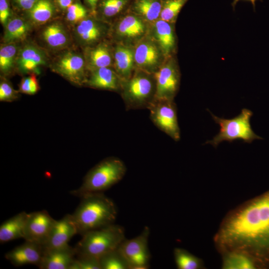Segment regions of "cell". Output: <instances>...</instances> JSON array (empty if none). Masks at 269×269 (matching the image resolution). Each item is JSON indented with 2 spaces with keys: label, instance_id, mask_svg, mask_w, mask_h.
Listing matches in <instances>:
<instances>
[{
  "label": "cell",
  "instance_id": "1",
  "mask_svg": "<svg viewBox=\"0 0 269 269\" xmlns=\"http://www.w3.org/2000/svg\"><path fill=\"white\" fill-rule=\"evenodd\" d=\"M226 241L247 245L269 263V191L242 209L223 230Z\"/></svg>",
  "mask_w": 269,
  "mask_h": 269
},
{
  "label": "cell",
  "instance_id": "2",
  "mask_svg": "<svg viewBox=\"0 0 269 269\" xmlns=\"http://www.w3.org/2000/svg\"><path fill=\"white\" fill-rule=\"evenodd\" d=\"M72 214L78 234L85 233L114 224L117 209L112 199L103 192L86 194Z\"/></svg>",
  "mask_w": 269,
  "mask_h": 269
},
{
  "label": "cell",
  "instance_id": "3",
  "mask_svg": "<svg viewBox=\"0 0 269 269\" xmlns=\"http://www.w3.org/2000/svg\"><path fill=\"white\" fill-rule=\"evenodd\" d=\"M126 171L122 160L115 157L107 158L89 170L80 187L70 193L81 198L88 194L103 192L122 179Z\"/></svg>",
  "mask_w": 269,
  "mask_h": 269
},
{
  "label": "cell",
  "instance_id": "4",
  "mask_svg": "<svg viewBox=\"0 0 269 269\" xmlns=\"http://www.w3.org/2000/svg\"><path fill=\"white\" fill-rule=\"evenodd\" d=\"M82 236L75 249L76 256L87 255L99 258L118 248L126 239L125 230L114 224L88 231Z\"/></svg>",
  "mask_w": 269,
  "mask_h": 269
},
{
  "label": "cell",
  "instance_id": "5",
  "mask_svg": "<svg viewBox=\"0 0 269 269\" xmlns=\"http://www.w3.org/2000/svg\"><path fill=\"white\" fill-rule=\"evenodd\" d=\"M210 114L215 122L219 125L220 131L212 140L207 141L205 144L209 143L217 147L223 141L232 142L241 140L250 143L255 139H263L252 129L250 120L253 113L249 109H242L240 114L230 119L219 118L211 112Z\"/></svg>",
  "mask_w": 269,
  "mask_h": 269
},
{
  "label": "cell",
  "instance_id": "6",
  "mask_svg": "<svg viewBox=\"0 0 269 269\" xmlns=\"http://www.w3.org/2000/svg\"><path fill=\"white\" fill-rule=\"evenodd\" d=\"M123 83V97L127 110L148 109L154 101L155 82L147 74H136Z\"/></svg>",
  "mask_w": 269,
  "mask_h": 269
},
{
  "label": "cell",
  "instance_id": "7",
  "mask_svg": "<svg viewBox=\"0 0 269 269\" xmlns=\"http://www.w3.org/2000/svg\"><path fill=\"white\" fill-rule=\"evenodd\" d=\"M149 228L132 239H125L118 249L128 262L130 269H146L149 267L150 254L148 248Z\"/></svg>",
  "mask_w": 269,
  "mask_h": 269
},
{
  "label": "cell",
  "instance_id": "8",
  "mask_svg": "<svg viewBox=\"0 0 269 269\" xmlns=\"http://www.w3.org/2000/svg\"><path fill=\"white\" fill-rule=\"evenodd\" d=\"M153 124L174 140L180 139L177 108L173 100H156L148 108Z\"/></svg>",
  "mask_w": 269,
  "mask_h": 269
},
{
  "label": "cell",
  "instance_id": "9",
  "mask_svg": "<svg viewBox=\"0 0 269 269\" xmlns=\"http://www.w3.org/2000/svg\"><path fill=\"white\" fill-rule=\"evenodd\" d=\"M52 69L69 82L81 85L86 83L85 61L77 53L69 51L61 55L52 66Z\"/></svg>",
  "mask_w": 269,
  "mask_h": 269
},
{
  "label": "cell",
  "instance_id": "10",
  "mask_svg": "<svg viewBox=\"0 0 269 269\" xmlns=\"http://www.w3.org/2000/svg\"><path fill=\"white\" fill-rule=\"evenodd\" d=\"M56 222L45 210L28 214L25 223L23 239L25 241L42 246Z\"/></svg>",
  "mask_w": 269,
  "mask_h": 269
},
{
  "label": "cell",
  "instance_id": "11",
  "mask_svg": "<svg viewBox=\"0 0 269 269\" xmlns=\"http://www.w3.org/2000/svg\"><path fill=\"white\" fill-rule=\"evenodd\" d=\"M156 100H173L179 85L180 75L176 65L168 63L154 74Z\"/></svg>",
  "mask_w": 269,
  "mask_h": 269
},
{
  "label": "cell",
  "instance_id": "12",
  "mask_svg": "<svg viewBox=\"0 0 269 269\" xmlns=\"http://www.w3.org/2000/svg\"><path fill=\"white\" fill-rule=\"evenodd\" d=\"M76 234L77 229L72 215L66 214L56 220L48 237L42 246L43 253L68 245L70 239Z\"/></svg>",
  "mask_w": 269,
  "mask_h": 269
},
{
  "label": "cell",
  "instance_id": "13",
  "mask_svg": "<svg viewBox=\"0 0 269 269\" xmlns=\"http://www.w3.org/2000/svg\"><path fill=\"white\" fill-rule=\"evenodd\" d=\"M42 256L43 249L41 245L26 241L5 255L6 259L15 267L25 265L38 266Z\"/></svg>",
  "mask_w": 269,
  "mask_h": 269
},
{
  "label": "cell",
  "instance_id": "14",
  "mask_svg": "<svg viewBox=\"0 0 269 269\" xmlns=\"http://www.w3.org/2000/svg\"><path fill=\"white\" fill-rule=\"evenodd\" d=\"M46 62L47 58L43 50L33 45L26 44L17 53L15 66L21 73H38L39 67Z\"/></svg>",
  "mask_w": 269,
  "mask_h": 269
},
{
  "label": "cell",
  "instance_id": "15",
  "mask_svg": "<svg viewBox=\"0 0 269 269\" xmlns=\"http://www.w3.org/2000/svg\"><path fill=\"white\" fill-rule=\"evenodd\" d=\"M76 257L75 248L68 245L43 253L38 267L41 269H69Z\"/></svg>",
  "mask_w": 269,
  "mask_h": 269
},
{
  "label": "cell",
  "instance_id": "16",
  "mask_svg": "<svg viewBox=\"0 0 269 269\" xmlns=\"http://www.w3.org/2000/svg\"><path fill=\"white\" fill-rule=\"evenodd\" d=\"M122 79L112 69L103 67L93 70L86 83L95 88L117 90L122 86Z\"/></svg>",
  "mask_w": 269,
  "mask_h": 269
},
{
  "label": "cell",
  "instance_id": "17",
  "mask_svg": "<svg viewBox=\"0 0 269 269\" xmlns=\"http://www.w3.org/2000/svg\"><path fill=\"white\" fill-rule=\"evenodd\" d=\"M28 213L21 212L3 222L0 226V243L23 238Z\"/></svg>",
  "mask_w": 269,
  "mask_h": 269
},
{
  "label": "cell",
  "instance_id": "18",
  "mask_svg": "<svg viewBox=\"0 0 269 269\" xmlns=\"http://www.w3.org/2000/svg\"><path fill=\"white\" fill-rule=\"evenodd\" d=\"M134 61L146 72H151L156 68L159 60V53L153 43L144 42L136 47L134 53Z\"/></svg>",
  "mask_w": 269,
  "mask_h": 269
},
{
  "label": "cell",
  "instance_id": "19",
  "mask_svg": "<svg viewBox=\"0 0 269 269\" xmlns=\"http://www.w3.org/2000/svg\"><path fill=\"white\" fill-rule=\"evenodd\" d=\"M42 37L46 44L53 49H62L69 43V36L64 26L58 22H52L44 27Z\"/></svg>",
  "mask_w": 269,
  "mask_h": 269
},
{
  "label": "cell",
  "instance_id": "20",
  "mask_svg": "<svg viewBox=\"0 0 269 269\" xmlns=\"http://www.w3.org/2000/svg\"><path fill=\"white\" fill-rule=\"evenodd\" d=\"M102 34L101 26L95 21L85 18L78 23L75 29L78 40L83 44H90L98 40Z\"/></svg>",
  "mask_w": 269,
  "mask_h": 269
},
{
  "label": "cell",
  "instance_id": "21",
  "mask_svg": "<svg viewBox=\"0 0 269 269\" xmlns=\"http://www.w3.org/2000/svg\"><path fill=\"white\" fill-rule=\"evenodd\" d=\"M115 67L117 74L123 80L131 77L134 61V53L124 46H118L115 52Z\"/></svg>",
  "mask_w": 269,
  "mask_h": 269
},
{
  "label": "cell",
  "instance_id": "22",
  "mask_svg": "<svg viewBox=\"0 0 269 269\" xmlns=\"http://www.w3.org/2000/svg\"><path fill=\"white\" fill-rule=\"evenodd\" d=\"M5 26L3 37L4 44L14 43L23 40L30 31L29 23L18 17L9 20Z\"/></svg>",
  "mask_w": 269,
  "mask_h": 269
},
{
  "label": "cell",
  "instance_id": "23",
  "mask_svg": "<svg viewBox=\"0 0 269 269\" xmlns=\"http://www.w3.org/2000/svg\"><path fill=\"white\" fill-rule=\"evenodd\" d=\"M156 38L166 55L170 54L175 46V37L171 25L162 19L157 20L155 24Z\"/></svg>",
  "mask_w": 269,
  "mask_h": 269
},
{
  "label": "cell",
  "instance_id": "24",
  "mask_svg": "<svg viewBox=\"0 0 269 269\" xmlns=\"http://www.w3.org/2000/svg\"><path fill=\"white\" fill-rule=\"evenodd\" d=\"M145 25L137 15H128L123 17L117 26V31L121 36L134 38L141 35L144 32Z\"/></svg>",
  "mask_w": 269,
  "mask_h": 269
},
{
  "label": "cell",
  "instance_id": "25",
  "mask_svg": "<svg viewBox=\"0 0 269 269\" xmlns=\"http://www.w3.org/2000/svg\"><path fill=\"white\" fill-rule=\"evenodd\" d=\"M28 17L36 24H42L54 15L55 6L51 0H38L34 6L27 10Z\"/></svg>",
  "mask_w": 269,
  "mask_h": 269
},
{
  "label": "cell",
  "instance_id": "26",
  "mask_svg": "<svg viewBox=\"0 0 269 269\" xmlns=\"http://www.w3.org/2000/svg\"><path fill=\"white\" fill-rule=\"evenodd\" d=\"M133 8L138 15L147 20L154 21L160 16L162 0H135Z\"/></svg>",
  "mask_w": 269,
  "mask_h": 269
},
{
  "label": "cell",
  "instance_id": "27",
  "mask_svg": "<svg viewBox=\"0 0 269 269\" xmlns=\"http://www.w3.org/2000/svg\"><path fill=\"white\" fill-rule=\"evenodd\" d=\"M17 47L14 43L4 44L0 49V70L5 75H9L15 65Z\"/></svg>",
  "mask_w": 269,
  "mask_h": 269
},
{
  "label": "cell",
  "instance_id": "28",
  "mask_svg": "<svg viewBox=\"0 0 269 269\" xmlns=\"http://www.w3.org/2000/svg\"><path fill=\"white\" fill-rule=\"evenodd\" d=\"M90 66L93 70L103 67H109L111 64L112 57L106 46L99 45L89 50L87 54Z\"/></svg>",
  "mask_w": 269,
  "mask_h": 269
},
{
  "label": "cell",
  "instance_id": "29",
  "mask_svg": "<svg viewBox=\"0 0 269 269\" xmlns=\"http://www.w3.org/2000/svg\"><path fill=\"white\" fill-rule=\"evenodd\" d=\"M101 269H130L126 260L118 248L99 258Z\"/></svg>",
  "mask_w": 269,
  "mask_h": 269
},
{
  "label": "cell",
  "instance_id": "30",
  "mask_svg": "<svg viewBox=\"0 0 269 269\" xmlns=\"http://www.w3.org/2000/svg\"><path fill=\"white\" fill-rule=\"evenodd\" d=\"M188 0H163L160 14L161 19L167 22L174 21L182 8Z\"/></svg>",
  "mask_w": 269,
  "mask_h": 269
},
{
  "label": "cell",
  "instance_id": "31",
  "mask_svg": "<svg viewBox=\"0 0 269 269\" xmlns=\"http://www.w3.org/2000/svg\"><path fill=\"white\" fill-rule=\"evenodd\" d=\"M226 269H253L255 265L252 260L242 253H234L227 256L223 265Z\"/></svg>",
  "mask_w": 269,
  "mask_h": 269
},
{
  "label": "cell",
  "instance_id": "32",
  "mask_svg": "<svg viewBox=\"0 0 269 269\" xmlns=\"http://www.w3.org/2000/svg\"><path fill=\"white\" fill-rule=\"evenodd\" d=\"M174 256L177 267L179 269H197L201 266L200 260L184 249H175Z\"/></svg>",
  "mask_w": 269,
  "mask_h": 269
},
{
  "label": "cell",
  "instance_id": "33",
  "mask_svg": "<svg viewBox=\"0 0 269 269\" xmlns=\"http://www.w3.org/2000/svg\"><path fill=\"white\" fill-rule=\"evenodd\" d=\"M69 269H101L99 258L87 255L76 256Z\"/></svg>",
  "mask_w": 269,
  "mask_h": 269
},
{
  "label": "cell",
  "instance_id": "34",
  "mask_svg": "<svg viewBox=\"0 0 269 269\" xmlns=\"http://www.w3.org/2000/svg\"><path fill=\"white\" fill-rule=\"evenodd\" d=\"M129 0H102L100 7L103 14L107 17L119 13L127 5Z\"/></svg>",
  "mask_w": 269,
  "mask_h": 269
},
{
  "label": "cell",
  "instance_id": "35",
  "mask_svg": "<svg viewBox=\"0 0 269 269\" xmlns=\"http://www.w3.org/2000/svg\"><path fill=\"white\" fill-rule=\"evenodd\" d=\"M66 18L72 23H79L87 16L86 9L80 3H72L67 9Z\"/></svg>",
  "mask_w": 269,
  "mask_h": 269
},
{
  "label": "cell",
  "instance_id": "36",
  "mask_svg": "<svg viewBox=\"0 0 269 269\" xmlns=\"http://www.w3.org/2000/svg\"><path fill=\"white\" fill-rule=\"evenodd\" d=\"M39 88L38 82L35 73L23 78L19 85V91L28 95H34L37 92Z\"/></svg>",
  "mask_w": 269,
  "mask_h": 269
},
{
  "label": "cell",
  "instance_id": "37",
  "mask_svg": "<svg viewBox=\"0 0 269 269\" xmlns=\"http://www.w3.org/2000/svg\"><path fill=\"white\" fill-rule=\"evenodd\" d=\"M18 98V92L15 90L10 83L2 80L0 84V101L12 102Z\"/></svg>",
  "mask_w": 269,
  "mask_h": 269
},
{
  "label": "cell",
  "instance_id": "38",
  "mask_svg": "<svg viewBox=\"0 0 269 269\" xmlns=\"http://www.w3.org/2000/svg\"><path fill=\"white\" fill-rule=\"evenodd\" d=\"M10 15V8L7 0H0V21L2 24L6 25Z\"/></svg>",
  "mask_w": 269,
  "mask_h": 269
},
{
  "label": "cell",
  "instance_id": "39",
  "mask_svg": "<svg viewBox=\"0 0 269 269\" xmlns=\"http://www.w3.org/2000/svg\"><path fill=\"white\" fill-rule=\"evenodd\" d=\"M38 0H22L17 5L21 8L29 10L37 2Z\"/></svg>",
  "mask_w": 269,
  "mask_h": 269
},
{
  "label": "cell",
  "instance_id": "40",
  "mask_svg": "<svg viewBox=\"0 0 269 269\" xmlns=\"http://www.w3.org/2000/svg\"><path fill=\"white\" fill-rule=\"evenodd\" d=\"M73 0H57L59 6L63 9L67 8L73 3Z\"/></svg>",
  "mask_w": 269,
  "mask_h": 269
},
{
  "label": "cell",
  "instance_id": "41",
  "mask_svg": "<svg viewBox=\"0 0 269 269\" xmlns=\"http://www.w3.org/2000/svg\"><path fill=\"white\" fill-rule=\"evenodd\" d=\"M99 0H84L86 3L93 12H95L97 3Z\"/></svg>",
  "mask_w": 269,
  "mask_h": 269
},
{
  "label": "cell",
  "instance_id": "42",
  "mask_svg": "<svg viewBox=\"0 0 269 269\" xmlns=\"http://www.w3.org/2000/svg\"><path fill=\"white\" fill-rule=\"evenodd\" d=\"M240 0H233V2H232L231 4H232V7H233V9H235V7L236 5V4L237 3V2ZM248 0V1H249L250 2H251V3L253 5V6L254 7V9H255V6H256V1L257 0Z\"/></svg>",
  "mask_w": 269,
  "mask_h": 269
}]
</instances>
